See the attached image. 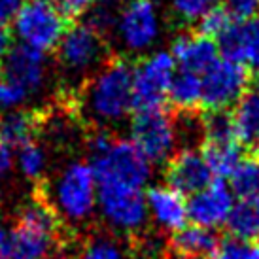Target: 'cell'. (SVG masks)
<instances>
[{
	"mask_svg": "<svg viewBox=\"0 0 259 259\" xmlns=\"http://www.w3.org/2000/svg\"><path fill=\"white\" fill-rule=\"evenodd\" d=\"M202 155L208 163L214 178H229L233 170L242 161V150L238 140H220V142H204Z\"/></svg>",
	"mask_w": 259,
	"mask_h": 259,
	"instance_id": "obj_22",
	"label": "cell"
},
{
	"mask_svg": "<svg viewBox=\"0 0 259 259\" xmlns=\"http://www.w3.org/2000/svg\"><path fill=\"white\" fill-rule=\"evenodd\" d=\"M78 259H127V253L115 238L101 235L87 240Z\"/></svg>",
	"mask_w": 259,
	"mask_h": 259,
	"instance_id": "obj_27",
	"label": "cell"
},
{
	"mask_svg": "<svg viewBox=\"0 0 259 259\" xmlns=\"http://www.w3.org/2000/svg\"><path fill=\"white\" fill-rule=\"evenodd\" d=\"M233 125L238 142L248 146L259 144V91L248 93L237 102L233 112Z\"/></svg>",
	"mask_w": 259,
	"mask_h": 259,
	"instance_id": "obj_20",
	"label": "cell"
},
{
	"mask_svg": "<svg viewBox=\"0 0 259 259\" xmlns=\"http://www.w3.org/2000/svg\"><path fill=\"white\" fill-rule=\"evenodd\" d=\"M50 159L48 151L42 144H38L34 140H30L27 144L17 148L14 153V166L19 170L23 178L27 180H40L48 170Z\"/></svg>",
	"mask_w": 259,
	"mask_h": 259,
	"instance_id": "obj_24",
	"label": "cell"
},
{
	"mask_svg": "<svg viewBox=\"0 0 259 259\" xmlns=\"http://www.w3.org/2000/svg\"><path fill=\"white\" fill-rule=\"evenodd\" d=\"M163 259H191V257H186V255H180V253H174V255H168V257H163Z\"/></svg>",
	"mask_w": 259,
	"mask_h": 259,
	"instance_id": "obj_41",
	"label": "cell"
},
{
	"mask_svg": "<svg viewBox=\"0 0 259 259\" xmlns=\"http://www.w3.org/2000/svg\"><path fill=\"white\" fill-rule=\"evenodd\" d=\"M66 29L65 14L59 6L46 0L23 2L12 21V32L17 38V44L29 46L42 53L57 50Z\"/></svg>",
	"mask_w": 259,
	"mask_h": 259,
	"instance_id": "obj_6",
	"label": "cell"
},
{
	"mask_svg": "<svg viewBox=\"0 0 259 259\" xmlns=\"http://www.w3.org/2000/svg\"><path fill=\"white\" fill-rule=\"evenodd\" d=\"M229 187L237 199L259 195V161L242 159L229 176Z\"/></svg>",
	"mask_w": 259,
	"mask_h": 259,
	"instance_id": "obj_25",
	"label": "cell"
},
{
	"mask_svg": "<svg viewBox=\"0 0 259 259\" xmlns=\"http://www.w3.org/2000/svg\"><path fill=\"white\" fill-rule=\"evenodd\" d=\"M148 220L165 233H178L189 223L187 199L170 186H151L146 189Z\"/></svg>",
	"mask_w": 259,
	"mask_h": 259,
	"instance_id": "obj_15",
	"label": "cell"
},
{
	"mask_svg": "<svg viewBox=\"0 0 259 259\" xmlns=\"http://www.w3.org/2000/svg\"><path fill=\"white\" fill-rule=\"evenodd\" d=\"M223 8L233 17V21H242L259 15V0H223Z\"/></svg>",
	"mask_w": 259,
	"mask_h": 259,
	"instance_id": "obj_32",
	"label": "cell"
},
{
	"mask_svg": "<svg viewBox=\"0 0 259 259\" xmlns=\"http://www.w3.org/2000/svg\"><path fill=\"white\" fill-rule=\"evenodd\" d=\"M46 2H51V4H55V2H59V0H46Z\"/></svg>",
	"mask_w": 259,
	"mask_h": 259,
	"instance_id": "obj_42",
	"label": "cell"
},
{
	"mask_svg": "<svg viewBox=\"0 0 259 259\" xmlns=\"http://www.w3.org/2000/svg\"><path fill=\"white\" fill-rule=\"evenodd\" d=\"M51 208L59 220L70 225H83L97 212L99 182L89 161L66 163L48 187Z\"/></svg>",
	"mask_w": 259,
	"mask_h": 259,
	"instance_id": "obj_2",
	"label": "cell"
},
{
	"mask_svg": "<svg viewBox=\"0 0 259 259\" xmlns=\"http://www.w3.org/2000/svg\"><path fill=\"white\" fill-rule=\"evenodd\" d=\"M227 229L231 237L242 240H259V195L255 197H242L235 201L227 220Z\"/></svg>",
	"mask_w": 259,
	"mask_h": 259,
	"instance_id": "obj_19",
	"label": "cell"
},
{
	"mask_svg": "<svg viewBox=\"0 0 259 259\" xmlns=\"http://www.w3.org/2000/svg\"><path fill=\"white\" fill-rule=\"evenodd\" d=\"M81 112L99 127H115L135 114L133 66L108 61L91 74L81 93Z\"/></svg>",
	"mask_w": 259,
	"mask_h": 259,
	"instance_id": "obj_1",
	"label": "cell"
},
{
	"mask_svg": "<svg viewBox=\"0 0 259 259\" xmlns=\"http://www.w3.org/2000/svg\"><path fill=\"white\" fill-rule=\"evenodd\" d=\"M212 259H259V242L229 237L220 240Z\"/></svg>",
	"mask_w": 259,
	"mask_h": 259,
	"instance_id": "obj_28",
	"label": "cell"
},
{
	"mask_svg": "<svg viewBox=\"0 0 259 259\" xmlns=\"http://www.w3.org/2000/svg\"><path fill=\"white\" fill-rule=\"evenodd\" d=\"M223 57L237 61L246 68H259V15L233 21L218 40Z\"/></svg>",
	"mask_w": 259,
	"mask_h": 259,
	"instance_id": "obj_16",
	"label": "cell"
},
{
	"mask_svg": "<svg viewBox=\"0 0 259 259\" xmlns=\"http://www.w3.org/2000/svg\"><path fill=\"white\" fill-rule=\"evenodd\" d=\"M235 201L237 197L225 182L212 180L208 186H204L201 191L187 199L189 223L216 231L227 223Z\"/></svg>",
	"mask_w": 259,
	"mask_h": 259,
	"instance_id": "obj_12",
	"label": "cell"
},
{
	"mask_svg": "<svg viewBox=\"0 0 259 259\" xmlns=\"http://www.w3.org/2000/svg\"><path fill=\"white\" fill-rule=\"evenodd\" d=\"M57 4L65 17H81L93 10L95 0H59Z\"/></svg>",
	"mask_w": 259,
	"mask_h": 259,
	"instance_id": "obj_34",
	"label": "cell"
},
{
	"mask_svg": "<svg viewBox=\"0 0 259 259\" xmlns=\"http://www.w3.org/2000/svg\"><path fill=\"white\" fill-rule=\"evenodd\" d=\"M142 246H144L146 257H155L161 252V240L155 237H148L146 240H142Z\"/></svg>",
	"mask_w": 259,
	"mask_h": 259,
	"instance_id": "obj_39",
	"label": "cell"
},
{
	"mask_svg": "<svg viewBox=\"0 0 259 259\" xmlns=\"http://www.w3.org/2000/svg\"><path fill=\"white\" fill-rule=\"evenodd\" d=\"M231 23H233V17L225 12V8L216 6L202 15L197 21V25H199V34L208 36L218 42L223 36V32L231 27Z\"/></svg>",
	"mask_w": 259,
	"mask_h": 259,
	"instance_id": "obj_29",
	"label": "cell"
},
{
	"mask_svg": "<svg viewBox=\"0 0 259 259\" xmlns=\"http://www.w3.org/2000/svg\"><path fill=\"white\" fill-rule=\"evenodd\" d=\"M14 168V151L6 144L0 142V180L6 178Z\"/></svg>",
	"mask_w": 259,
	"mask_h": 259,
	"instance_id": "obj_36",
	"label": "cell"
},
{
	"mask_svg": "<svg viewBox=\"0 0 259 259\" xmlns=\"http://www.w3.org/2000/svg\"><path fill=\"white\" fill-rule=\"evenodd\" d=\"M2 76L19 85L25 93H38L48 81V53L32 50L29 46L15 44L2 63Z\"/></svg>",
	"mask_w": 259,
	"mask_h": 259,
	"instance_id": "obj_13",
	"label": "cell"
},
{
	"mask_svg": "<svg viewBox=\"0 0 259 259\" xmlns=\"http://www.w3.org/2000/svg\"><path fill=\"white\" fill-rule=\"evenodd\" d=\"M170 53L180 70L195 74H204L222 57L216 40L202 36L199 32H186L176 36L170 46Z\"/></svg>",
	"mask_w": 259,
	"mask_h": 259,
	"instance_id": "obj_17",
	"label": "cell"
},
{
	"mask_svg": "<svg viewBox=\"0 0 259 259\" xmlns=\"http://www.w3.org/2000/svg\"><path fill=\"white\" fill-rule=\"evenodd\" d=\"M23 0H0V25L6 27V23L14 21L17 10L21 8Z\"/></svg>",
	"mask_w": 259,
	"mask_h": 259,
	"instance_id": "obj_35",
	"label": "cell"
},
{
	"mask_svg": "<svg viewBox=\"0 0 259 259\" xmlns=\"http://www.w3.org/2000/svg\"><path fill=\"white\" fill-rule=\"evenodd\" d=\"M10 50H12V34L4 25H0V66L4 63L6 55L10 53Z\"/></svg>",
	"mask_w": 259,
	"mask_h": 259,
	"instance_id": "obj_37",
	"label": "cell"
},
{
	"mask_svg": "<svg viewBox=\"0 0 259 259\" xmlns=\"http://www.w3.org/2000/svg\"><path fill=\"white\" fill-rule=\"evenodd\" d=\"M115 19H117V15L110 8H95L93 12H91V15H89L87 25H91L99 34L104 36L106 32H114Z\"/></svg>",
	"mask_w": 259,
	"mask_h": 259,
	"instance_id": "obj_33",
	"label": "cell"
},
{
	"mask_svg": "<svg viewBox=\"0 0 259 259\" xmlns=\"http://www.w3.org/2000/svg\"><path fill=\"white\" fill-rule=\"evenodd\" d=\"M172 246L174 252L186 255L191 259H212L220 246L216 231L187 223L186 227H182L178 233L172 235Z\"/></svg>",
	"mask_w": 259,
	"mask_h": 259,
	"instance_id": "obj_18",
	"label": "cell"
},
{
	"mask_svg": "<svg viewBox=\"0 0 259 259\" xmlns=\"http://www.w3.org/2000/svg\"><path fill=\"white\" fill-rule=\"evenodd\" d=\"M59 216L46 201L25 202L12 227L6 259H51L57 246Z\"/></svg>",
	"mask_w": 259,
	"mask_h": 259,
	"instance_id": "obj_4",
	"label": "cell"
},
{
	"mask_svg": "<svg viewBox=\"0 0 259 259\" xmlns=\"http://www.w3.org/2000/svg\"><path fill=\"white\" fill-rule=\"evenodd\" d=\"M129 140L151 165L170 161L178 151L180 131L165 108L135 110L129 121Z\"/></svg>",
	"mask_w": 259,
	"mask_h": 259,
	"instance_id": "obj_7",
	"label": "cell"
},
{
	"mask_svg": "<svg viewBox=\"0 0 259 259\" xmlns=\"http://www.w3.org/2000/svg\"><path fill=\"white\" fill-rule=\"evenodd\" d=\"M163 32L159 8L153 0H129L117 14L114 34L127 53L146 55L153 51Z\"/></svg>",
	"mask_w": 259,
	"mask_h": 259,
	"instance_id": "obj_8",
	"label": "cell"
},
{
	"mask_svg": "<svg viewBox=\"0 0 259 259\" xmlns=\"http://www.w3.org/2000/svg\"><path fill=\"white\" fill-rule=\"evenodd\" d=\"M106 4H127L129 0H104Z\"/></svg>",
	"mask_w": 259,
	"mask_h": 259,
	"instance_id": "obj_40",
	"label": "cell"
},
{
	"mask_svg": "<svg viewBox=\"0 0 259 259\" xmlns=\"http://www.w3.org/2000/svg\"><path fill=\"white\" fill-rule=\"evenodd\" d=\"M89 155L97 180L125 182L146 189L153 176V165L129 138H110L101 131L89 138Z\"/></svg>",
	"mask_w": 259,
	"mask_h": 259,
	"instance_id": "obj_3",
	"label": "cell"
},
{
	"mask_svg": "<svg viewBox=\"0 0 259 259\" xmlns=\"http://www.w3.org/2000/svg\"><path fill=\"white\" fill-rule=\"evenodd\" d=\"M202 97V83L201 74L187 72V70H176L168 89V102H172L176 108L184 110V112H191V110L201 106Z\"/></svg>",
	"mask_w": 259,
	"mask_h": 259,
	"instance_id": "obj_23",
	"label": "cell"
},
{
	"mask_svg": "<svg viewBox=\"0 0 259 259\" xmlns=\"http://www.w3.org/2000/svg\"><path fill=\"white\" fill-rule=\"evenodd\" d=\"M0 259H6V257H2V255H0Z\"/></svg>",
	"mask_w": 259,
	"mask_h": 259,
	"instance_id": "obj_44",
	"label": "cell"
},
{
	"mask_svg": "<svg viewBox=\"0 0 259 259\" xmlns=\"http://www.w3.org/2000/svg\"><path fill=\"white\" fill-rule=\"evenodd\" d=\"M57 61L66 76L81 78L93 74L106 61L104 36L87 23L68 27L57 46Z\"/></svg>",
	"mask_w": 259,
	"mask_h": 259,
	"instance_id": "obj_10",
	"label": "cell"
},
{
	"mask_svg": "<svg viewBox=\"0 0 259 259\" xmlns=\"http://www.w3.org/2000/svg\"><path fill=\"white\" fill-rule=\"evenodd\" d=\"M257 91H259V76H257Z\"/></svg>",
	"mask_w": 259,
	"mask_h": 259,
	"instance_id": "obj_43",
	"label": "cell"
},
{
	"mask_svg": "<svg viewBox=\"0 0 259 259\" xmlns=\"http://www.w3.org/2000/svg\"><path fill=\"white\" fill-rule=\"evenodd\" d=\"M29 99V95L23 91L19 85H15L14 81L0 76V114H8L17 108H23L25 101Z\"/></svg>",
	"mask_w": 259,
	"mask_h": 259,
	"instance_id": "obj_31",
	"label": "cell"
},
{
	"mask_svg": "<svg viewBox=\"0 0 259 259\" xmlns=\"http://www.w3.org/2000/svg\"><path fill=\"white\" fill-rule=\"evenodd\" d=\"M204 142H220V140H238L233 125V117L227 112H208L201 125Z\"/></svg>",
	"mask_w": 259,
	"mask_h": 259,
	"instance_id": "obj_26",
	"label": "cell"
},
{
	"mask_svg": "<svg viewBox=\"0 0 259 259\" xmlns=\"http://www.w3.org/2000/svg\"><path fill=\"white\" fill-rule=\"evenodd\" d=\"M38 129V121L34 114L27 110L17 108L14 112L2 114L0 117V142L8 148H19L34 140Z\"/></svg>",
	"mask_w": 259,
	"mask_h": 259,
	"instance_id": "obj_21",
	"label": "cell"
},
{
	"mask_svg": "<svg viewBox=\"0 0 259 259\" xmlns=\"http://www.w3.org/2000/svg\"><path fill=\"white\" fill-rule=\"evenodd\" d=\"M10 242H12V227L0 222V255H2V257L8 255Z\"/></svg>",
	"mask_w": 259,
	"mask_h": 259,
	"instance_id": "obj_38",
	"label": "cell"
},
{
	"mask_svg": "<svg viewBox=\"0 0 259 259\" xmlns=\"http://www.w3.org/2000/svg\"><path fill=\"white\" fill-rule=\"evenodd\" d=\"M97 212L110 229L123 235H137L148 223L146 189L125 182L97 180Z\"/></svg>",
	"mask_w": 259,
	"mask_h": 259,
	"instance_id": "obj_5",
	"label": "cell"
},
{
	"mask_svg": "<svg viewBox=\"0 0 259 259\" xmlns=\"http://www.w3.org/2000/svg\"><path fill=\"white\" fill-rule=\"evenodd\" d=\"M178 70L172 53L153 50L133 66L135 110L163 108L168 101V89Z\"/></svg>",
	"mask_w": 259,
	"mask_h": 259,
	"instance_id": "obj_9",
	"label": "cell"
},
{
	"mask_svg": "<svg viewBox=\"0 0 259 259\" xmlns=\"http://www.w3.org/2000/svg\"><path fill=\"white\" fill-rule=\"evenodd\" d=\"M201 106L208 112H227L248 93L250 68L227 57H220L204 74H201Z\"/></svg>",
	"mask_w": 259,
	"mask_h": 259,
	"instance_id": "obj_11",
	"label": "cell"
},
{
	"mask_svg": "<svg viewBox=\"0 0 259 259\" xmlns=\"http://www.w3.org/2000/svg\"><path fill=\"white\" fill-rule=\"evenodd\" d=\"M222 0H172V12L186 23H197L212 8L220 6Z\"/></svg>",
	"mask_w": 259,
	"mask_h": 259,
	"instance_id": "obj_30",
	"label": "cell"
},
{
	"mask_svg": "<svg viewBox=\"0 0 259 259\" xmlns=\"http://www.w3.org/2000/svg\"><path fill=\"white\" fill-rule=\"evenodd\" d=\"M214 180V174L210 170L202 151L195 148H184L176 151L166 166V186L176 189L184 197H191L201 191Z\"/></svg>",
	"mask_w": 259,
	"mask_h": 259,
	"instance_id": "obj_14",
	"label": "cell"
}]
</instances>
